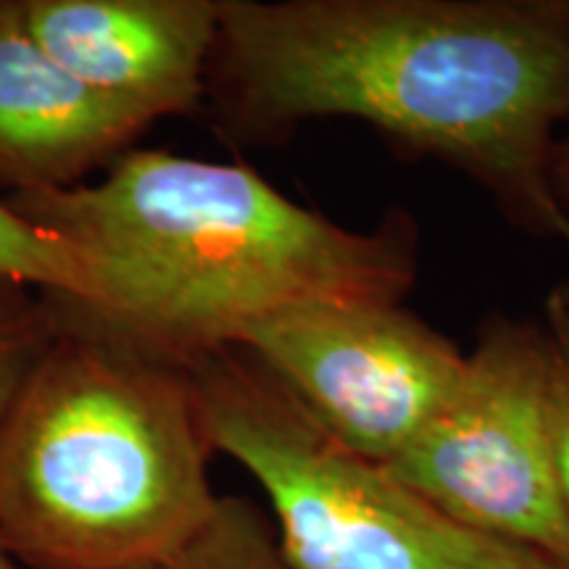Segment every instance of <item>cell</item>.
Instances as JSON below:
<instances>
[{
    "instance_id": "1",
    "label": "cell",
    "mask_w": 569,
    "mask_h": 569,
    "mask_svg": "<svg viewBox=\"0 0 569 569\" xmlns=\"http://www.w3.org/2000/svg\"><path fill=\"white\" fill-rule=\"evenodd\" d=\"M227 142L365 122L467 177L501 219L569 248L549 184L569 124V0H222L206 88Z\"/></svg>"
},
{
    "instance_id": "2",
    "label": "cell",
    "mask_w": 569,
    "mask_h": 569,
    "mask_svg": "<svg viewBox=\"0 0 569 569\" xmlns=\"http://www.w3.org/2000/svg\"><path fill=\"white\" fill-rule=\"evenodd\" d=\"M6 201L88 267V301L56 298L184 369L290 306L403 303L419 274L407 209L351 230L248 163L134 148L96 180Z\"/></svg>"
},
{
    "instance_id": "3",
    "label": "cell",
    "mask_w": 569,
    "mask_h": 569,
    "mask_svg": "<svg viewBox=\"0 0 569 569\" xmlns=\"http://www.w3.org/2000/svg\"><path fill=\"white\" fill-rule=\"evenodd\" d=\"M51 298L56 336L0 430V540L21 569H142L219 503L180 365Z\"/></svg>"
},
{
    "instance_id": "4",
    "label": "cell",
    "mask_w": 569,
    "mask_h": 569,
    "mask_svg": "<svg viewBox=\"0 0 569 569\" xmlns=\"http://www.w3.org/2000/svg\"><path fill=\"white\" fill-rule=\"evenodd\" d=\"M213 453L267 496L293 569H540L543 557L453 522L382 461L325 430L243 348L188 367Z\"/></svg>"
},
{
    "instance_id": "5",
    "label": "cell",
    "mask_w": 569,
    "mask_h": 569,
    "mask_svg": "<svg viewBox=\"0 0 569 569\" xmlns=\"http://www.w3.org/2000/svg\"><path fill=\"white\" fill-rule=\"evenodd\" d=\"M388 467L453 522L569 569L543 319L488 317L457 393Z\"/></svg>"
},
{
    "instance_id": "6",
    "label": "cell",
    "mask_w": 569,
    "mask_h": 569,
    "mask_svg": "<svg viewBox=\"0 0 569 569\" xmlns=\"http://www.w3.org/2000/svg\"><path fill=\"white\" fill-rule=\"evenodd\" d=\"M340 443L390 465L457 393L467 351L403 303L311 301L243 338Z\"/></svg>"
},
{
    "instance_id": "7",
    "label": "cell",
    "mask_w": 569,
    "mask_h": 569,
    "mask_svg": "<svg viewBox=\"0 0 569 569\" xmlns=\"http://www.w3.org/2000/svg\"><path fill=\"white\" fill-rule=\"evenodd\" d=\"M74 80L153 127L206 106L222 0H19Z\"/></svg>"
},
{
    "instance_id": "8",
    "label": "cell",
    "mask_w": 569,
    "mask_h": 569,
    "mask_svg": "<svg viewBox=\"0 0 569 569\" xmlns=\"http://www.w3.org/2000/svg\"><path fill=\"white\" fill-rule=\"evenodd\" d=\"M151 127L96 96L34 40L19 0H0V188L69 190L103 174Z\"/></svg>"
},
{
    "instance_id": "9",
    "label": "cell",
    "mask_w": 569,
    "mask_h": 569,
    "mask_svg": "<svg viewBox=\"0 0 569 569\" xmlns=\"http://www.w3.org/2000/svg\"><path fill=\"white\" fill-rule=\"evenodd\" d=\"M142 569H293L272 519L243 496H219L209 522L182 549Z\"/></svg>"
},
{
    "instance_id": "10",
    "label": "cell",
    "mask_w": 569,
    "mask_h": 569,
    "mask_svg": "<svg viewBox=\"0 0 569 569\" xmlns=\"http://www.w3.org/2000/svg\"><path fill=\"white\" fill-rule=\"evenodd\" d=\"M0 277L71 301H88L92 296L88 267L80 256L51 232L27 222L6 198H0Z\"/></svg>"
},
{
    "instance_id": "11",
    "label": "cell",
    "mask_w": 569,
    "mask_h": 569,
    "mask_svg": "<svg viewBox=\"0 0 569 569\" xmlns=\"http://www.w3.org/2000/svg\"><path fill=\"white\" fill-rule=\"evenodd\" d=\"M56 327L59 319L46 290L0 277V430Z\"/></svg>"
},
{
    "instance_id": "12",
    "label": "cell",
    "mask_w": 569,
    "mask_h": 569,
    "mask_svg": "<svg viewBox=\"0 0 569 569\" xmlns=\"http://www.w3.org/2000/svg\"><path fill=\"white\" fill-rule=\"evenodd\" d=\"M543 325L549 336V438L553 472L569 511V309L546 296Z\"/></svg>"
},
{
    "instance_id": "13",
    "label": "cell",
    "mask_w": 569,
    "mask_h": 569,
    "mask_svg": "<svg viewBox=\"0 0 569 569\" xmlns=\"http://www.w3.org/2000/svg\"><path fill=\"white\" fill-rule=\"evenodd\" d=\"M549 184L553 198H557V203L561 206V211L569 217V132L559 134L551 148Z\"/></svg>"
},
{
    "instance_id": "14",
    "label": "cell",
    "mask_w": 569,
    "mask_h": 569,
    "mask_svg": "<svg viewBox=\"0 0 569 569\" xmlns=\"http://www.w3.org/2000/svg\"><path fill=\"white\" fill-rule=\"evenodd\" d=\"M549 293L553 296V298H559L561 303L567 306L569 309V280H565V282H559V284H553V288L549 290Z\"/></svg>"
},
{
    "instance_id": "15",
    "label": "cell",
    "mask_w": 569,
    "mask_h": 569,
    "mask_svg": "<svg viewBox=\"0 0 569 569\" xmlns=\"http://www.w3.org/2000/svg\"><path fill=\"white\" fill-rule=\"evenodd\" d=\"M0 569H21V565H19V561H17V559H13L9 551H6L3 540H0Z\"/></svg>"
},
{
    "instance_id": "16",
    "label": "cell",
    "mask_w": 569,
    "mask_h": 569,
    "mask_svg": "<svg viewBox=\"0 0 569 569\" xmlns=\"http://www.w3.org/2000/svg\"><path fill=\"white\" fill-rule=\"evenodd\" d=\"M540 569H565V567L553 565V561H543V567H540Z\"/></svg>"
}]
</instances>
